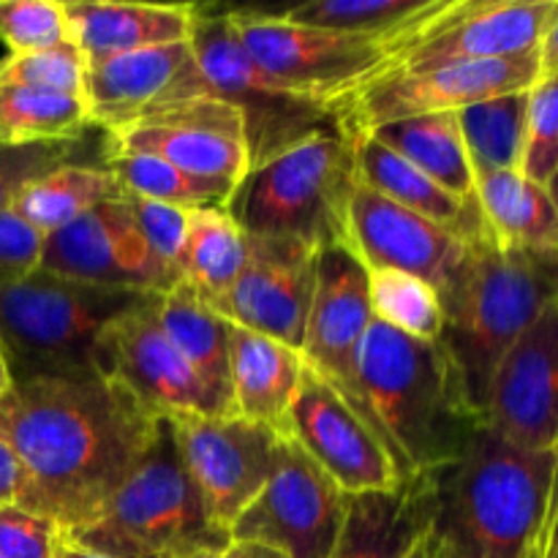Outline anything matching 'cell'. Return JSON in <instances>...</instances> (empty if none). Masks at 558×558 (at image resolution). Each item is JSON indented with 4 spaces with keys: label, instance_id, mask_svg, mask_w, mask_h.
<instances>
[{
    "label": "cell",
    "instance_id": "c3c4849f",
    "mask_svg": "<svg viewBox=\"0 0 558 558\" xmlns=\"http://www.w3.org/2000/svg\"><path fill=\"white\" fill-rule=\"evenodd\" d=\"M545 191H548L550 202H554V207H556V213H558V167H556V172L550 174L548 183H545Z\"/></svg>",
    "mask_w": 558,
    "mask_h": 558
},
{
    "label": "cell",
    "instance_id": "4fadbf2b",
    "mask_svg": "<svg viewBox=\"0 0 558 558\" xmlns=\"http://www.w3.org/2000/svg\"><path fill=\"white\" fill-rule=\"evenodd\" d=\"M167 423L213 521L232 534L234 521L270 480L283 436L238 414H174Z\"/></svg>",
    "mask_w": 558,
    "mask_h": 558
},
{
    "label": "cell",
    "instance_id": "816d5d0a",
    "mask_svg": "<svg viewBox=\"0 0 558 558\" xmlns=\"http://www.w3.org/2000/svg\"><path fill=\"white\" fill-rule=\"evenodd\" d=\"M194 558H221V554H202V556H194Z\"/></svg>",
    "mask_w": 558,
    "mask_h": 558
},
{
    "label": "cell",
    "instance_id": "d590c367",
    "mask_svg": "<svg viewBox=\"0 0 558 558\" xmlns=\"http://www.w3.org/2000/svg\"><path fill=\"white\" fill-rule=\"evenodd\" d=\"M368 300L374 319L417 341H439L441 303L430 283L398 270L368 272Z\"/></svg>",
    "mask_w": 558,
    "mask_h": 558
},
{
    "label": "cell",
    "instance_id": "74e56055",
    "mask_svg": "<svg viewBox=\"0 0 558 558\" xmlns=\"http://www.w3.org/2000/svg\"><path fill=\"white\" fill-rule=\"evenodd\" d=\"M87 63L74 44L44 52L9 54L0 60V85L38 87V90L71 93L85 98Z\"/></svg>",
    "mask_w": 558,
    "mask_h": 558
},
{
    "label": "cell",
    "instance_id": "9a60e30c",
    "mask_svg": "<svg viewBox=\"0 0 558 558\" xmlns=\"http://www.w3.org/2000/svg\"><path fill=\"white\" fill-rule=\"evenodd\" d=\"M38 270L150 294H167L183 281L178 267L163 265L147 248L125 199L98 205L69 227L47 234Z\"/></svg>",
    "mask_w": 558,
    "mask_h": 558
},
{
    "label": "cell",
    "instance_id": "ab89813d",
    "mask_svg": "<svg viewBox=\"0 0 558 558\" xmlns=\"http://www.w3.org/2000/svg\"><path fill=\"white\" fill-rule=\"evenodd\" d=\"M82 140L36 142V145H0V213L11 210L16 196L63 163L80 161Z\"/></svg>",
    "mask_w": 558,
    "mask_h": 558
},
{
    "label": "cell",
    "instance_id": "f5cc1de1",
    "mask_svg": "<svg viewBox=\"0 0 558 558\" xmlns=\"http://www.w3.org/2000/svg\"><path fill=\"white\" fill-rule=\"evenodd\" d=\"M554 558H558V548H556V554H554Z\"/></svg>",
    "mask_w": 558,
    "mask_h": 558
},
{
    "label": "cell",
    "instance_id": "5bb4252c",
    "mask_svg": "<svg viewBox=\"0 0 558 558\" xmlns=\"http://www.w3.org/2000/svg\"><path fill=\"white\" fill-rule=\"evenodd\" d=\"M371 322L368 270L343 245L325 248L316 265V292L300 354L305 368L330 385L381 439L360 385V347Z\"/></svg>",
    "mask_w": 558,
    "mask_h": 558
},
{
    "label": "cell",
    "instance_id": "60d3db41",
    "mask_svg": "<svg viewBox=\"0 0 558 558\" xmlns=\"http://www.w3.org/2000/svg\"><path fill=\"white\" fill-rule=\"evenodd\" d=\"M60 537L63 532L49 518L20 505L0 507V558H52Z\"/></svg>",
    "mask_w": 558,
    "mask_h": 558
},
{
    "label": "cell",
    "instance_id": "d6986e66",
    "mask_svg": "<svg viewBox=\"0 0 558 558\" xmlns=\"http://www.w3.org/2000/svg\"><path fill=\"white\" fill-rule=\"evenodd\" d=\"M107 136V150L158 156L196 178L238 185L251 172L243 114L221 98L174 104Z\"/></svg>",
    "mask_w": 558,
    "mask_h": 558
},
{
    "label": "cell",
    "instance_id": "52a82bcc",
    "mask_svg": "<svg viewBox=\"0 0 558 558\" xmlns=\"http://www.w3.org/2000/svg\"><path fill=\"white\" fill-rule=\"evenodd\" d=\"M354 185L352 136L330 129L251 169L223 210L251 238L298 240L325 251L343 245Z\"/></svg>",
    "mask_w": 558,
    "mask_h": 558
},
{
    "label": "cell",
    "instance_id": "b9f144b4",
    "mask_svg": "<svg viewBox=\"0 0 558 558\" xmlns=\"http://www.w3.org/2000/svg\"><path fill=\"white\" fill-rule=\"evenodd\" d=\"M125 202H129L131 216H134V223L140 229L142 240L147 243V248L163 265L178 267L180 270V254H183L185 229H189V213L129 194H125Z\"/></svg>",
    "mask_w": 558,
    "mask_h": 558
},
{
    "label": "cell",
    "instance_id": "cb8c5ba5",
    "mask_svg": "<svg viewBox=\"0 0 558 558\" xmlns=\"http://www.w3.org/2000/svg\"><path fill=\"white\" fill-rule=\"evenodd\" d=\"M434 515V472L414 474L396 490L349 496L347 521L330 558H407Z\"/></svg>",
    "mask_w": 558,
    "mask_h": 558
},
{
    "label": "cell",
    "instance_id": "30bf717a",
    "mask_svg": "<svg viewBox=\"0 0 558 558\" xmlns=\"http://www.w3.org/2000/svg\"><path fill=\"white\" fill-rule=\"evenodd\" d=\"M556 9L558 0H445L390 44V74L534 52Z\"/></svg>",
    "mask_w": 558,
    "mask_h": 558
},
{
    "label": "cell",
    "instance_id": "ffe728a7",
    "mask_svg": "<svg viewBox=\"0 0 558 558\" xmlns=\"http://www.w3.org/2000/svg\"><path fill=\"white\" fill-rule=\"evenodd\" d=\"M158 298L120 316L98 341L101 379L118 381L156 417L213 414L221 417L210 392L158 322Z\"/></svg>",
    "mask_w": 558,
    "mask_h": 558
},
{
    "label": "cell",
    "instance_id": "f546056e",
    "mask_svg": "<svg viewBox=\"0 0 558 558\" xmlns=\"http://www.w3.org/2000/svg\"><path fill=\"white\" fill-rule=\"evenodd\" d=\"M118 199H125V191L107 167L74 161L52 169L36 183L27 185L16 196L11 210L47 238V234L74 223L85 213L96 210L98 205Z\"/></svg>",
    "mask_w": 558,
    "mask_h": 558
},
{
    "label": "cell",
    "instance_id": "d4e9b609",
    "mask_svg": "<svg viewBox=\"0 0 558 558\" xmlns=\"http://www.w3.org/2000/svg\"><path fill=\"white\" fill-rule=\"evenodd\" d=\"M303 354L276 338L229 325L232 412L283 436L287 414L303 379Z\"/></svg>",
    "mask_w": 558,
    "mask_h": 558
},
{
    "label": "cell",
    "instance_id": "6da1fadb",
    "mask_svg": "<svg viewBox=\"0 0 558 558\" xmlns=\"http://www.w3.org/2000/svg\"><path fill=\"white\" fill-rule=\"evenodd\" d=\"M161 417L112 379L11 381L0 439L22 466L14 505L60 532L90 523L150 450Z\"/></svg>",
    "mask_w": 558,
    "mask_h": 558
},
{
    "label": "cell",
    "instance_id": "603a6c76",
    "mask_svg": "<svg viewBox=\"0 0 558 558\" xmlns=\"http://www.w3.org/2000/svg\"><path fill=\"white\" fill-rule=\"evenodd\" d=\"M69 41L85 63L189 41L196 5L191 3H118V0H63Z\"/></svg>",
    "mask_w": 558,
    "mask_h": 558
},
{
    "label": "cell",
    "instance_id": "9c48e42d",
    "mask_svg": "<svg viewBox=\"0 0 558 558\" xmlns=\"http://www.w3.org/2000/svg\"><path fill=\"white\" fill-rule=\"evenodd\" d=\"M245 52L289 93L319 107H338L392 69L387 38L316 31L281 14L229 11Z\"/></svg>",
    "mask_w": 558,
    "mask_h": 558
},
{
    "label": "cell",
    "instance_id": "7402d4cb",
    "mask_svg": "<svg viewBox=\"0 0 558 558\" xmlns=\"http://www.w3.org/2000/svg\"><path fill=\"white\" fill-rule=\"evenodd\" d=\"M466 238L439 227L365 185H354L347 207L343 248L368 272L398 270L439 289L458 265Z\"/></svg>",
    "mask_w": 558,
    "mask_h": 558
},
{
    "label": "cell",
    "instance_id": "44dd1931",
    "mask_svg": "<svg viewBox=\"0 0 558 558\" xmlns=\"http://www.w3.org/2000/svg\"><path fill=\"white\" fill-rule=\"evenodd\" d=\"M194 98H213V93L189 41L118 54L85 71L90 125L104 131L123 129Z\"/></svg>",
    "mask_w": 558,
    "mask_h": 558
},
{
    "label": "cell",
    "instance_id": "484cf974",
    "mask_svg": "<svg viewBox=\"0 0 558 558\" xmlns=\"http://www.w3.org/2000/svg\"><path fill=\"white\" fill-rule=\"evenodd\" d=\"M354 150V174L357 183L365 185L374 194L439 223V227L469 238L477 229L485 227L483 213H480L477 199H458L450 191L436 185L434 180L425 178L417 167L392 153L381 142L368 134H349Z\"/></svg>",
    "mask_w": 558,
    "mask_h": 558
},
{
    "label": "cell",
    "instance_id": "ee69618b",
    "mask_svg": "<svg viewBox=\"0 0 558 558\" xmlns=\"http://www.w3.org/2000/svg\"><path fill=\"white\" fill-rule=\"evenodd\" d=\"M22 488V466L11 447L0 439V507L14 505Z\"/></svg>",
    "mask_w": 558,
    "mask_h": 558
},
{
    "label": "cell",
    "instance_id": "5b68a950",
    "mask_svg": "<svg viewBox=\"0 0 558 558\" xmlns=\"http://www.w3.org/2000/svg\"><path fill=\"white\" fill-rule=\"evenodd\" d=\"M158 294L36 270L0 292V357L11 381L101 379L98 341Z\"/></svg>",
    "mask_w": 558,
    "mask_h": 558
},
{
    "label": "cell",
    "instance_id": "f1b7e54d",
    "mask_svg": "<svg viewBox=\"0 0 558 558\" xmlns=\"http://www.w3.org/2000/svg\"><path fill=\"white\" fill-rule=\"evenodd\" d=\"M365 134L407 158L425 178H430L458 199L474 196V174L469 167L466 147H463L458 112L392 120V123L365 131Z\"/></svg>",
    "mask_w": 558,
    "mask_h": 558
},
{
    "label": "cell",
    "instance_id": "4dcf8cb0",
    "mask_svg": "<svg viewBox=\"0 0 558 558\" xmlns=\"http://www.w3.org/2000/svg\"><path fill=\"white\" fill-rule=\"evenodd\" d=\"M248 262V234L223 207L189 213L180 276L207 305L232 289Z\"/></svg>",
    "mask_w": 558,
    "mask_h": 558
},
{
    "label": "cell",
    "instance_id": "8fae6325",
    "mask_svg": "<svg viewBox=\"0 0 558 558\" xmlns=\"http://www.w3.org/2000/svg\"><path fill=\"white\" fill-rule=\"evenodd\" d=\"M349 494L283 436L270 480L234 521L232 539L259 543L287 558H330L347 521Z\"/></svg>",
    "mask_w": 558,
    "mask_h": 558
},
{
    "label": "cell",
    "instance_id": "f6af8a7d",
    "mask_svg": "<svg viewBox=\"0 0 558 558\" xmlns=\"http://www.w3.org/2000/svg\"><path fill=\"white\" fill-rule=\"evenodd\" d=\"M543 76H558V9L539 41V80Z\"/></svg>",
    "mask_w": 558,
    "mask_h": 558
},
{
    "label": "cell",
    "instance_id": "e0dca14e",
    "mask_svg": "<svg viewBox=\"0 0 558 558\" xmlns=\"http://www.w3.org/2000/svg\"><path fill=\"white\" fill-rule=\"evenodd\" d=\"M483 420L521 450H558V300L496 365Z\"/></svg>",
    "mask_w": 558,
    "mask_h": 558
},
{
    "label": "cell",
    "instance_id": "8992f818",
    "mask_svg": "<svg viewBox=\"0 0 558 558\" xmlns=\"http://www.w3.org/2000/svg\"><path fill=\"white\" fill-rule=\"evenodd\" d=\"M71 545L104 558H194L223 554L232 534L213 521L161 417L150 450L85 526L63 532Z\"/></svg>",
    "mask_w": 558,
    "mask_h": 558
},
{
    "label": "cell",
    "instance_id": "7dc6e473",
    "mask_svg": "<svg viewBox=\"0 0 558 558\" xmlns=\"http://www.w3.org/2000/svg\"><path fill=\"white\" fill-rule=\"evenodd\" d=\"M52 558H104V556L93 554V550L80 548V545H71L69 539L60 537V545H58V548H54Z\"/></svg>",
    "mask_w": 558,
    "mask_h": 558
},
{
    "label": "cell",
    "instance_id": "277c9868",
    "mask_svg": "<svg viewBox=\"0 0 558 558\" xmlns=\"http://www.w3.org/2000/svg\"><path fill=\"white\" fill-rule=\"evenodd\" d=\"M360 385L403 480L450 466L485 425L439 341L374 319L360 347Z\"/></svg>",
    "mask_w": 558,
    "mask_h": 558
},
{
    "label": "cell",
    "instance_id": "7a4b0ae2",
    "mask_svg": "<svg viewBox=\"0 0 558 558\" xmlns=\"http://www.w3.org/2000/svg\"><path fill=\"white\" fill-rule=\"evenodd\" d=\"M554 452L510 445L480 428L466 450L434 472L428 558H554L558 510Z\"/></svg>",
    "mask_w": 558,
    "mask_h": 558
},
{
    "label": "cell",
    "instance_id": "f907efd6",
    "mask_svg": "<svg viewBox=\"0 0 558 558\" xmlns=\"http://www.w3.org/2000/svg\"><path fill=\"white\" fill-rule=\"evenodd\" d=\"M407 558H428V554H425V545H423V539H420V543H417V548H414L412 554H409Z\"/></svg>",
    "mask_w": 558,
    "mask_h": 558
},
{
    "label": "cell",
    "instance_id": "681fc988",
    "mask_svg": "<svg viewBox=\"0 0 558 558\" xmlns=\"http://www.w3.org/2000/svg\"><path fill=\"white\" fill-rule=\"evenodd\" d=\"M9 385H11V379H9V371H5V365H3V357H0V398H3V392L9 390Z\"/></svg>",
    "mask_w": 558,
    "mask_h": 558
},
{
    "label": "cell",
    "instance_id": "d6a6232c",
    "mask_svg": "<svg viewBox=\"0 0 558 558\" xmlns=\"http://www.w3.org/2000/svg\"><path fill=\"white\" fill-rule=\"evenodd\" d=\"M104 161L129 196L178 207L185 213L227 207L229 196L238 189L227 180L196 178V174L183 172L163 158L147 156V153L107 150Z\"/></svg>",
    "mask_w": 558,
    "mask_h": 558
},
{
    "label": "cell",
    "instance_id": "7c38bea8",
    "mask_svg": "<svg viewBox=\"0 0 558 558\" xmlns=\"http://www.w3.org/2000/svg\"><path fill=\"white\" fill-rule=\"evenodd\" d=\"M537 82L539 49L515 58L469 60L414 74H387L338 107V123L347 134H365L392 120L461 112L472 104L532 90Z\"/></svg>",
    "mask_w": 558,
    "mask_h": 558
},
{
    "label": "cell",
    "instance_id": "e575fe53",
    "mask_svg": "<svg viewBox=\"0 0 558 558\" xmlns=\"http://www.w3.org/2000/svg\"><path fill=\"white\" fill-rule=\"evenodd\" d=\"M441 3L445 0H308L292 5L281 16L316 31L387 38L392 44L434 14Z\"/></svg>",
    "mask_w": 558,
    "mask_h": 558
},
{
    "label": "cell",
    "instance_id": "8d00e7d4",
    "mask_svg": "<svg viewBox=\"0 0 558 558\" xmlns=\"http://www.w3.org/2000/svg\"><path fill=\"white\" fill-rule=\"evenodd\" d=\"M0 41L9 47V54L71 44L63 0H0Z\"/></svg>",
    "mask_w": 558,
    "mask_h": 558
},
{
    "label": "cell",
    "instance_id": "836d02e7",
    "mask_svg": "<svg viewBox=\"0 0 558 558\" xmlns=\"http://www.w3.org/2000/svg\"><path fill=\"white\" fill-rule=\"evenodd\" d=\"M90 129L82 96L0 85V145L76 142Z\"/></svg>",
    "mask_w": 558,
    "mask_h": 558
},
{
    "label": "cell",
    "instance_id": "bcb514c9",
    "mask_svg": "<svg viewBox=\"0 0 558 558\" xmlns=\"http://www.w3.org/2000/svg\"><path fill=\"white\" fill-rule=\"evenodd\" d=\"M221 558H287V556L278 554V550H272V548H267V545L240 543V539H232V543H229V548L221 554Z\"/></svg>",
    "mask_w": 558,
    "mask_h": 558
},
{
    "label": "cell",
    "instance_id": "4316f807",
    "mask_svg": "<svg viewBox=\"0 0 558 558\" xmlns=\"http://www.w3.org/2000/svg\"><path fill=\"white\" fill-rule=\"evenodd\" d=\"M158 322L210 392L218 414H234L229 381V322L221 319L185 281H180L172 292L161 294Z\"/></svg>",
    "mask_w": 558,
    "mask_h": 558
},
{
    "label": "cell",
    "instance_id": "1f68e13d",
    "mask_svg": "<svg viewBox=\"0 0 558 558\" xmlns=\"http://www.w3.org/2000/svg\"><path fill=\"white\" fill-rule=\"evenodd\" d=\"M529 90L472 104L458 112L474 185L496 172H521L526 147Z\"/></svg>",
    "mask_w": 558,
    "mask_h": 558
},
{
    "label": "cell",
    "instance_id": "ac0fdd59",
    "mask_svg": "<svg viewBox=\"0 0 558 558\" xmlns=\"http://www.w3.org/2000/svg\"><path fill=\"white\" fill-rule=\"evenodd\" d=\"M319 254L298 240L248 234L243 272L210 308L229 325L276 338L300 352L314 303Z\"/></svg>",
    "mask_w": 558,
    "mask_h": 558
},
{
    "label": "cell",
    "instance_id": "7bdbcfd3",
    "mask_svg": "<svg viewBox=\"0 0 558 558\" xmlns=\"http://www.w3.org/2000/svg\"><path fill=\"white\" fill-rule=\"evenodd\" d=\"M44 234L14 210L0 213V292L38 270Z\"/></svg>",
    "mask_w": 558,
    "mask_h": 558
},
{
    "label": "cell",
    "instance_id": "3957f363",
    "mask_svg": "<svg viewBox=\"0 0 558 558\" xmlns=\"http://www.w3.org/2000/svg\"><path fill=\"white\" fill-rule=\"evenodd\" d=\"M436 294L439 347L456 365L472 407L483 414L496 365L558 300V251L507 248L483 227L469 234L461 259Z\"/></svg>",
    "mask_w": 558,
    "mask_h": 558
},
{
    "label": "cell",
    "instance_id": "f35d334b",
    "mask_svg": "<svg viewBox=\"0 0 558 558\" xmlns=\"http://www.w3.org/2000/svg\"><path fill=\"white\" fill-rule=\"evenodd\" d=\"M558 167V76H543L529 90L526 147L521 174L545 185Z\"/></svg>",
    "mask_w": 558,
    "mask_h": 558
},
{
    "label": "cell",
    "instance_id": "2e32d148",
    "mask_svg": "<svg viewBox=\"0 0 558 558\" xmlns=\"http://www.w3.org/2000/svg\"><path fill=\"white\" fill-rule=\"evenodd\" d=\"M283 436L314 458L349 496L396 490L403 483L396 458L376 430L308 368L289 407Z\"/></svg>",
    "mask_w": 558,
    "mask_h": 558
},
{
    "label": "cell",
    "instance_id": "83f0119b",
    "mask_svg": "<svg viewBox=\"0 0 558 558\" xmlns=\"http://www.w3.org/2000/svg\"><path fill=\"white\" fill-rule=\"evenodd\" d=\"M488 232L507 248L558 251V213L545 185L521 172H496L474 185Z\"/></svg>",
    "mask_w": 558,
    "mask_h": 558
},
{
    "label": "cell",
    "instance_id": "ba28073f",
    "mask_svg": "<svg viewBox=\"0 0 558 558\" xmlns=\"http://www.w3.org/2000/svg\"><path fill=\"white\" fill-rule=\"evenodd\" d=\"M213 98L232 104L245 123V147L251 169L292 150L300 142L341 129L330 107H319L289 93L272 80L240 44L232 16L196 5L189 38Z\"/></svg>",
    "mask_w": 558,
    "mask_h": 558
}]
</instances>
